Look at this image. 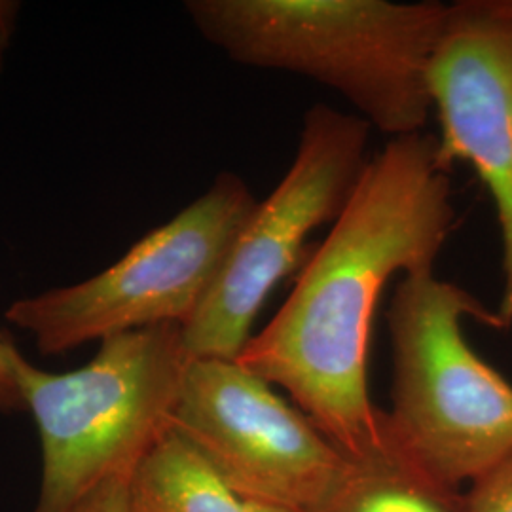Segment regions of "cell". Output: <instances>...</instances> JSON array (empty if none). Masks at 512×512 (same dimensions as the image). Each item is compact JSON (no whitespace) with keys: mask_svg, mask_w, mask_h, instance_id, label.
<instances>
[{"mask_svg":"<svg viewBox=\"0 0 512 512\" xmlns=\"http://www.w3.org/2000/svg\"><path fill=\"white\" fill-rule=\"evenodd\" d=\"M454 224L437 135L391 139L239 365L285 389L346 456L380 448L384 410L368 389L374 313L399 272L433 270Z\"/></svg>","mask_w":512,"mask_h":512,"instance_id":"obj_1","label":"cell"},{"mask_svg":"<svg viewBox=\"0 0 512 512\" xmlns=\"http://www.w3.org/2000/svg\"><path fill=\"white\" fill-rule=\"evenodd\" d=\"M194 27L241 65L302 74L391 139L421 133L448 4L433 0H190Z\"/></svg>","mask_w":512,"mask_h":512,"instance_id":"obj_2","label":"cell"},{"mask_svg":"<svg viewBox=\"0 0 512 512\" xmlns=\"http://www.w3.org/2000/svg\"><path fill=\"white\" fill-rule=\"evenodd\" d=\"M188 363L181 325L107 338L69 372L42 370L18 351L19 391L42 456L35 512H74L110 482L131 480L173 429Z\"/></svg>","mask_w":512,"mask_h":512,"instance_id":"obj_3","label":"cell"},{"mask_svg":"<svg viewBox=\"0 0 512 512\" xmlns=\"http://www.w3.org/2000/svg\"><path fill=\"white\" fill-rule=\"evenodd\" d=\"M501 329L495 311L433 270L401 277L387 325L393 346L387 440L440 482L463 488L512 456V385L463 334V319Z\"/></svg>","mask_w":512,"mask_h":512,"instance_id":"obj_4","label":"cell"},{"mask_svg":"<svg viewBox=\"0 0 512 512\" xmlns=\"http://www.w3.org/2000/svg\"><path fill=\"white\" fill-rule=\"evenodd\" d=\"M255 196L234 173H220L196 202L137 241L86 281L19 298L6 321L33 336L42 355L156 325L184 327L202 306Z\"/></svg>","mask_w":512,"mask_h":512,"instance_id":"obj_5","label":"cell"},{"mask_svg":"<svg viewBox=\"0 0 512 512\" xmlns=\"http://www.w3.org/2000/svg\"><path fill=\"white\" fill-rule=\"evenodd\" d=\"M370 126L359 114L313 105L294 162L256 203L202 306L183 327L190 359L238 361L258 311L291 275L311 232L342 215L365 173Z\"/></svg>","mask_w":512,"mask_h":512,"instance_id":"obj_6","label":"cell"},{"mask_svg":"<svg viewBox=\"0 0 512 512\" xmlns=\"http://www.w3.org/2000/svg\"><path fill=\"white\" fill-rule=\"evenodd\" d=\"M173 429L234 492L308 512L348 456L274 385L238 361L190 359Z\"/></svg>","mask_w":512,"mask_h":512,"instance_id":"obj_7","label":"cell"},{"mask_svg":"<svg viewBox=\"0 0 512 512\" xmlns=\"http://www.w3.org/2000/svg\"><path fill=\"white\" fill-rule=\"evenodd\" d=\"M429 93L448 169L471 165L492 194L501 230L503 291L495 310L512 327V0H459L431 63Z\"/></svg>","mask_w":512,"mask_h":512,"instance_id":"obj_8","label":"cell"},{"mask_svg":"<svg viewBox=\"0 0 512 512\" xmlns=\"http://www.w3.org/2000/svg\"><path fill=\"white\" fill-rule=\"evenodd\" d=\"M308 512H467V497L384 444L348 456L329 494Z\"/></svg>","mask_w":512,"mask_h":512,"instance_id":"obj_9","label":"cell"},{"mask_svg":"<svg viewBox=\"0 0 512 512\" xmlns=\"http://www.w3.org/2000/svg\"><path fill=\"white\" fill-rule=\"evenodd\" d=\"M129 501L133 512H296L234 492L175 429L131 476Z\"/></svg>","mask_w":512,"mask_h":512,"instance_id":"obj_10","label":"cell"},{"mask_svg":"<svg viewBox=\"0 0 512 512\" xmlns=\"http://www.w3.org/2000/svg\"><path fill=\"white\" fill-rule=\"evenodd\" d=\"M467 497V512H512V456L478 476Z\"/></svg>","mask_w":512,"mask_h":512,"instance_id":"obj_11","label":"cell"},{"mask_svg":"<svg viewBox=\"0 0 512 512\" xmlns=\"http://www.w3.org/2000/svg\"><path fill=\"white\" fill-rule=\"evenodd\" d=\"M18 351L12 340L0 330V412L25 410L16 376Z\"/></svg>","mask_w":512,"mask_h":512,"instance_id":"obj_12","label":"cell"},{"mask_svg":"<svg viewBox=\"0 0 512 512\" xmlns=\"http://www.w3.org/2000/svg\"><path fill=\"white\" fill-rule=\"evenodd\" d=\"M74 512H133L129 501V480H116L103 486Z\"/></svg>","mask_w":512,"mask_h":512,"instance_id":"obj_13","label":"cell"},{"mask_svg":"<svg viewBox=\"0 0 512 512\" xmlns=\"http://www.w3.org/2000/svg\"><path fill=\"white\" fill-rule=\"evenodd\" d=\"M19 4L12 0H0V73L4 67L6 52L12 44L16 23H18Z\"/></svg>","mask_w":512,"mask_h":512,"instance_id":"obj_14","label":"cell"}]
</instances>
